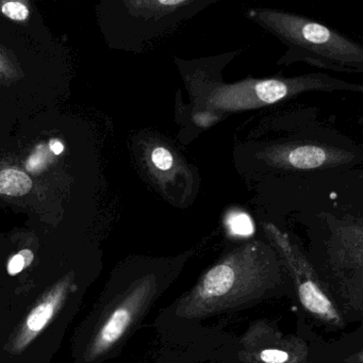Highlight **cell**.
<instances>
[{
  "label": "cell",
  "instance_id": "cell-1",
  "mask_svg": "<svg viewBox=\"0 0 363 363\" xmlns=\"http://www.w3.org/2000/svg\"><path fill=\"white\" fill-rule=\"evenodd\" d=\"M281 265L262 244L242 246L201 276L180 299L176 315L186 320L205 318L260 299L279 286Z\"/></svg>",
  "mask_w": 363,
  "mask_h": 363
},
{
  "label": "cell",
  "instance_id": "cell-2",
  "mask_svg": "<svg viewBox=\"0 0 363 363\" xmlns=\"http://www.w3.org/2000/svg\"><path fill=\"white\" fill-rule=\"evenodd\" d=\"M247 16L288 48L279 65L305 61L333 71L362 72V48L324 25L274 10H250Z\"/></svg>",
  "mask_w": 363,
  "mask_h": 363
},
{
  "label": "cell",
  "instance_id": "cell-3",
  "mask_svg": "<svg viewBox=\"0 0 363 363\" xmlns=\"http://www.w3.org/2000/svg\"><path fill=\"white\" fill-rule=\"evenodd\" d=\"M340 84H331L330 80L324 82V78L314 76L293 79L246 80L235 84L203 86L201 94H197V101L211 112L242 111L271 105L306 91L340 89Z\"/></svg>",
  "mask_w": 363,
  "mask_h": 363
},
{
  "label": "cell",
  "instance_id": "cell-4",
  "mask_svg": "<svg viewBox=\"0 0 363 363\" xmlns=\"http://www.w3.org/2000/svg\"><path fill=\"white\" fill-rule=\"evenodd\" d=\"M265 233L277 250L281 264L292 277L301 305L318 320L335 326H341V315L333 301L320 286V279L313 267L301 254V250L290 241L286 233L274 225H264Z\"/></svg>",
  "mask_w": 363,
  "mask_h": 363
},
{
  "label": "cell",
  "instance_id": "cell-5",
  "mask_svg": "<svg viewBox=\"0 0 363 363\" xmlns=\"http://www.w3.org/2000/svg\"><path fill=\"white\" fill-rule=\"evenodd\" d=\"M242 354L250 363H306L307 348L297 337L258 323L244 335Z\"/></svg>",
  "mask_w": 363,
  "mask_h": 363
},
{
  "label": "cell",
  "instance_id": "cell-6",
  "mask_svg": "<svg viewBox=\"0 0 363 363\" xmlns=\"http://www.w3.org/2000/svg\"><path fill=\"white\" fill-rule=\"evenodd\" d=\"M337 159V155L329 154L324 148L314 145L299 146L282 156L281 160L294 169H318Z\"/></svg>",
  "mask_w": 363,
  "mask_h": 363
},
{
  "label": "cell",
  "instance_id": "cell-7",
  "mask_svg": "<svg viewBox=\"0 0 363 363\" xmlns=\"http://www.w3.org/2000/svg\"><path fill=\"white\" fill-rule=\"evenodd\" d=\"M33 188V180L24 172L7 169L0 172V194L23 196Z\"/></svg>",
  "mask_w": 363,
  "mask_h": 363
},
{
  "label": "cell",
  "instance_id": "cell-8",
  "mask_svg": "<svg viewBox=\"0 0 363 363\" xmlns=\"http://www.w3.org/2000/svg\"><path fill=\"white\" fill-rule=\"evenodd\" d=\"M60 297L61 293L56 292L33 310V312L29 314L28 318H27L26 328L28 333H37L38 331L41 330L45 326L46 323L50 320V318L54 314Z\"/></svg>",
  "mask_w": 363,
  "mask_h": 363
},
{
  "label": "cell",
  "instance_id": "cell-9",
  "mask_svg": "<svg viewBox=\"0 0 363 363\" xmlns=\"http://www.w3.org/2000/svg\"><path fill=\"white\" fill-rule=\"evenodd\" d=\"M227 227L230 233L237 237H250L254 233L252 218L243 212H233L227 218Z\"/></svg>",
  "mask_w": 363,
  "mask_h": 363
},
{
  "label": "cell",
  "instance_id": "cell-10",
  "mask_svg": "<svg viewBox=\"0 0 363 363\" xmlns=\"http://www.w3.org/2000/svg\"><path fill=\"white\" fill-rule=\"evenodd\" d=\"M152 165L158 172L163 173V177L169 172L173 171L176 165L175 157L173 152L165 146H157L150 154Z\"/></svg>",
  "mask_w": 363,
  "mask_h": 363
},
{
  "label": "cell",
  "instance_id": "cell-11",
  "mask_svg": "<svg viewBox=\"0 0 363 363\" xmlns=\"http://www.w3.org/2000/svg\"><path fill=\"white\" fill-rule=\"evenodd\" d=\"M50 150L45 146L40 145L27 160L26 167L30 173L42 171L50 162Z\"/></svg>",
  "mask_w": 363,
  "mask_h": 363
},
{
  "label": "cell",
  "instance_id": "cell-12",
  "mask_svg": "<svg viewBox=\"0 0 363 363\" xmlns=\"http://www.w3.org/2000/svg\"><path fill=\"white\" fill-rule=\"evenodd\" d=\"M33 259H35V256L31 250H22L20 254L12 257L9 264H8V272L10 275H16V274L21 273L26 265L30 264Z\"/></svg>",
  "mask_w": 363,
  "mask_h": 363
},
{
  "label": "cell",
  "instance_id": "cell-13",
  "mask_svg": "<svg viewBox=\"0 0 363 363\" xmlns=\"http://www.w3.org/2000/svg\"><path fill=\"white\" fill-rule=\"evenodd\" d=\"M3 13L14 21H25L29 16V10L23 3L11 1L6 3L1 8Z\"/></svg>",
  "mask_w": 363,
  "mask_h": 363
},
{
  "label": "cell",
  "instance_id": "cell-14",
  "mask_svg": "<svg viewBox=\"0 0 363 363\" xmlns=\"http://www.w3.org/2000/svg\"><path fill=\"white\" fill-rule=\"evenodd\" d=\"M50 144V150L54 152L55 155L62 154L63 150H65V145L58 140H52Z\"/></svg>",
  "mask_w": 363,
  "mask_h": 363
}]
</instances>
